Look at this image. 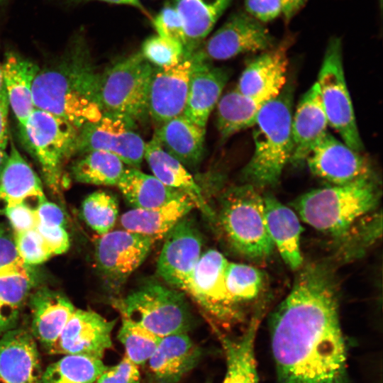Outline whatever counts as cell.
Wrapping results in <instances>:
<instances>
[{
    "label": "cell",
    "instance_id": "6da1fadb",
    "mask_svg": "<svg viewBox=\"0 0 383 383\" xmlns=\"http://www.w3.org/2000/svg\"><path fill=\"white\" fill-rule=\"evenodd\" d=\"M333 262H309L270 318L279 383H346L347 350Z\"/></svg>",
    "mask_w": 383,
    "mask_h": 383
},
{
    "label": "cell",
    "instance_id": "7a4b0ae2",
    "mask_svg": "<svg viewBox=\"0 0 383 383\" xmlns=\"http://www.w3.org/2000/svg\"><path fill=\"white\" fill-rule=\"evenodd\" d=\"M98 74L82 39H77L57 63L39 70L32 89L35 109L60 117L78 128L102 114L96 99Z\"/></svg>",
    "mask_w": 383,
    "mask_h": 383
},
{
    "label": "cell",
    "instance_id": "3957f363",
    "mask_svg": "<svg viewBox=\"0 0 383 383\" xmlns=\"http://www.w3.org/2000/svg\"><path fill=\"white\" fill-rule=\"evenodd\" d=\"M381 189L377 177L315 189L298 196L291 206L306 223L341 240L378 206Z\"/></svg>",
    "mask_w": 383,
    "mask_h": 383
},
{
    "label": "cell",
    "instance_id": "277c9868",
    "mask_svg": "<svg viewBox=\"0 0 383 383\" xmlns=\"http://www.w3.org/2000/svg\"><path fill=\"white\" fill-rule=\"evenodd\" d=\"M292 87L285 85L280 94L260 109L253 131L254 152L241 171V179L257 189L274 187L292 153Z\"/></svg>",
    "mask_w": 383,
    "mask_h": 383
},
{
    "label": "cell",
    "instance_id": "5b68a950",
    "mask_svg": "<svg viewBox=\"0 0 383 383\" xmlns=\"http://www.w3.org/2000/svg\"><path fill=\"white\" fill-rule=\"evenodd\" d=\"M218 224L231 249L254 262L272 255L274 244L267 231L263 196L248 184L232 186L221 194Z\"/></svg>",
    "mask_w": 383,
    "mask_h": 383
},
{
    "label": "cell",
    "instance_id": "8992f818",
    "mask_svg": "<svg viewBox=\"0 0 383 383\" xmlns=\"http://www.w3.org/2000/svg\"><path fill=\"white\" fill-rule=\"evenodd\" d=\"M113 304L121 316L160 338L187 333L192 323L184 294L152 279L144 282Z\"/></svg>",
    "mask_w": 383,
    "mask_h": 383
},
{
    "label": "cell",
    "instance_id": "52a82bcc",
    "mask_svg": "<svg viewBox=\"0 0 383 383\" xmlns=\"http://www.w3.org/2000/svg\"><path fill=\"white\" fill-rule=\"evenodd\" d=\"M153 66L140 52L118 61L98 74L96 99L102 112L140 121L148 115V90Z\"/></svg>",
    "mask_w": 383,
    "mask_h": 383
},
{
    "label": "cell",
    "instance_id": "ba28073f",
    "mask_svg": "<svg viewBox=\"0 0 383 383\" xmlns=\"http://www.w3.org/2000/svg\"><path fill=\"white\" fill-rule=\"evenodd\" d=\"M79 130L67 121L38 109L33 110L23 128L43 180L54 194L60 192L64 165L76 153Z\"/></svg>",
    "mask_w": 383,
    "mask_h": 383
},
{
    "label": "cell",
    "instance_id": "9c48e42d",
    "mask_svg": "<svg viewBox=\"0 0 383 383\" xmlns=\"http://www.w3.org/2000/svg\"><path fill=\"white\" fill-rule=\"evenodd\" d=\"M316 83L328 126L340 135L348 147L362 152L364 145L345 81L342 43L339 38L333 37L328 41Z\"/></svg>",
    "mask_w": 383,
    "mask_h": 383
},
{
    "label": "cell",
    "instance_id": "30bf717a",
    "mask_svg": "<svg viewBox=\"0 0 383 383\" xmlns=\"http://www.w3.org/2000/svg\"><path fill=\"white\" fill-rule=\"evenodd\" d=\"M136 128L135 121L127 116L103 112L97 121L79 128L76 153L106 151L138 169L144 158L145 143Z\"/></svg>",
    "mask_w": 383,
    "mask_h": 383
},
{
    "label": "cell",
    "instance_id": "8fae6325",
    "mask_svg": "<svg viewBox=\"0 0 383 383\" xmlns=\"http://www.w3.org/2000/svg\"><path fill=\"white\" fill-rule=\"evenodd\" d=\"M228 261L220 252L202 253L194 270L187 294L211 316L224 326L243 322L244 309L229 293L226 283Z\"/></svg>",
    "mask_w": 383,
    "mask_h": 383
},
{
    "label": "cell",
    "instance_id": "7c38bea8",
    "mask_svg": "<svg viewBox=\"0 0 383 383\" xmlns=\"http://www.w3.org/2000/svg\"><path fill=\"white\" fill-rule=\"evenodd\" d=\"M155 240L126 230L110 231L97 240L94 257L105 284L113 292L123 287L150 253Z\"/></svg>",
    "mask_w": 383,
    "mask_h": 383
},
{
    "label": "cell",
    "instance_id": "4fadbf2b",
    "mask_svg": "<svg viewBox=\"0 0 383 383\" xmlns=\"http://www.w3.org/2000/svg\"><path fill=\"white\" fill-rule=\"evenodd\" d=\"M202 243L199 229L188 215L165 237L157 272L172 288L187 292L194 270L202 254Z\"/></svg>",
    "mask_w": 383,
    "mask_h": 383
},
{
    "label": "cell",
    "instance_id": "5bb4252c",
    "mask_svg": "<svg viewBox=\"0 0 383 383\" xmlns=\"http://www.w3.org/2000/svg\"><path fill=\"white\" fill-rule=\"evenodd\" d=\"M264 23L243 11L232 14L200 51L208 60H225L246 52H264L277 45Z\"/></svg>",
    "mask_w": 383,
    "mask_h": 383
},
{
    "label": "cell",
    "instance_id": "9a60e30c",
    "mask_svg": "<svg viewBox=\"0 0 383 383\" xmlns=\"http://www.w3.org/2000/svg\"><path fill=\"white\" fill-rule=\"evenodd\" d=\"M306 164L313 174L340 186L375 177L368 160L330 133H326L308 154Z\"/></svg>",
    "mask_w": 383,
    "mask_h": 383
},
{
    "label": "cell",
    "instance_id": "2e32d148",
    "mask_svg": "<svg viewBox=\"0 0 383 383\" xmlns=\"http://www.w3.org/2000/svg\"><path fill=\"white\" fill-rule=\"evenodd\" d=\"M116 320L91 310L75 309L50 354L81 355L102 359L112 346Z\"/></svg>",
    "mask_w": 383,
    "mask_h": 383
},
{
    "label": "cell",
    "instance_id": "e0dca14e",
    "mask_svg": "<svg viewBox=\"0 0 383 383\" xmlns=\"http://www.w3.org/2000/svg\"><path fill=\"white\" fill-rule=\"evenodd\" d=\"M291 43L286 38L252 59L243 71L235 89L262 104L277 96L286 85L287 50Z\"/></svg>",
    "mask_w": 383,
    "mask_h": 383
},
{
    "label": "cell",
    "instance_id": "ac0fdd59",
    "mask_svg": "<svg viewBox=\"0 0 383 383\" xmlns=\"http://www.w3.org/2000/svg\"><path fill=\"white\" fill-rule=\"evenodd\" d=\"M192 55H184L175 66L153 67L148 90V115L165 123L183 113L189 87Z\"/></svg>",
    "mask_w": 383,
    "mask_h": 383
},
{
    "label": "cell",
    "instance_id": "d6986e66",
    "mask_svg": "<svg viewBox=\"0 0 383 383\" xmlns=\"http://www.w3.org/2000/svg\"><path fill=\"white\" fill-rule=\"evenodd\" d=\"M192 57L189 87L183 114L194 123L206 128L210 113L230 78V71L226 67L212 65L199 48L192 54Z\"/></svg>",
    "mask_w": 383,
    "mask_h": 383
},
{
    "label": "cell",
    "instance_id": "ffe728a7",
    "mask_svg": "<svg viewBox=\"0 0 383 383\" xmlns=\"http://www.w3.org/2000/svg\"><path fill=\"white\" fill-rule=\"evenodd\" d=\"M43 371L35 340L24 328L0 337V377L8 383H40Z\"/></svg>",
    "mask_w": 383,
    "mask_h": 383
},
{
    "label": "cell",
    "instance_id": "44dd1931",
    "mask_svg": "<svg viewBox=\"0 0 383 383\" xmlns=\"http://www.w3.org/2000/svg\"><path fill=\"white\" fill-rule=\"evenodd\" d=\"M28 306L31 333L50 353L76 308L65 294L48 287L30 293Z\"/></svg>",
    "mask_w": 383,
    "mask_h": 383
},
{
    "label": "cell",
    "instance_id": "7402d4cb",
    "mask_svg": "<svg viewBox=\"0 0 383 383\" xmlns=\"http://www.w3.org/2000/svg\"><path fill=\"white\" fill-rule=\"evenodd\" d=\"M328 119L316 82L301 98L292 120L293 148L289 162L295 167L305 164L316 142L327 133Z\"/></svg>",
    "mask_w": 383,
    "mask_h": 383
},
{
    "label": "cell",
    "instance_id": "603a6c76",
    "mask_svg": "<svg viewBox=\"0 0 383 383\" xmlns=\"http://www.w3.org/2000/svg\"><path fill=\"white\" fill-rule=\"evenodd\" d=\"M45 200L40 178L11 144L0 174V214L7 207L21 203L36 209Z\"/></svg>",
    "mask_w": 383,
    "mask_h": 383
},
{
    "label": "cell",
    "instance_id": "cb8c5ba5",
    "mask_svg": "<svg viewBox=\"0 0 383 383\" xmlns=\"http://www.w3.org/2000/svg\"><path fill=\"white\" fill-rule=\"evenodd\" d=\"M265 216L268 233L285 264L293 270L303 265L301 234L303 228L295 211L272 194L263 196Z\"/></svg>",
    "mask_w": 383,
    "mask_h": 383
},
{
    "label": "cell",
    "instance_id": "d4e9b609",
    "mask_svg": "<svg viewBox=\"0 0 383 383\" xmlns=\"http://www.w3.org/2000/svg\"><path fill=\"white\" fill-rule=\"evenodd\" d=\"M144 158L153 176L165 185L184 192L209 220L216 221V213L205 199L194 177L182 163L163 149L154 135L145 145Z\"/></svg>",
    "mask_w": 383,
    "mask_h": 383
},
{
    "label": "cell",
    "instance_id": "484cf974",
    "mask_svg": "<svg viewBox=\"0 0 383 383\" xmlns=\"http://www.w3.org/2000/svg\"><path fill=\"white\" fill-rule=\"evenodd\" d=\"M201 352L187 333L161 338L148 361L159 383H176L198 363Z\"/></svg>",
    "mask_w": 383,
    "mask_h": 383
},
{
    "label": "cell",
    "instance_id": "4316f807",
    "mask_svg": "<svg viewBox=\"0 0 383 383\" xmlns=\"http://www.w3.org/2000/svg\"><path fill=\"white\" fill-rule=\"evenodd\" d=\"M205 133L206 128L182 113L163 123L154 136L168 154L187 169L197 167L201 161Z\"/></svg>",
    "mask_w": 383,
    "mask_h": 383
},
{
    "label": "cell",
    "instance_id": "83f0119b",
    "mask_svg": "<svg viewBox=\"0 0 383 383\" xmlns=\"http://www.w3.org/2000/svg\"><path fill=\"white\" fill-rule=\"evenodd\" d=\"M195 208L191 198L184 194L167 204L152 209H133L120 218L124 230L150 237L165 238L175 225Z\"/></svg>",
    "mask_w": 383,
    "mask_h": 383
},
{
    "label": "cell",
    "instance_id": "f1b7e54d",
    "mask_svg": "<svg viewBox=\"0 0 383 383\" xmlns=\"http://www.w3.org/2000/svg\"><path fill=\"white\" fill-rule=\"evenodd\" d=\"M39 70L36 64L14 52L7 53L1 65L3 86L9 106L22 129L35 109L32 89Z\"/></svg>",
    "mask_w": 383,
    "mask_h": 383
},
{
    "label": "cell",
    "instance_id": "f546056e",
    "mask_svg": "<svg viewBox=\"0 0 383 383\" xmlns=\"http://www.w3.org/2000/svg\"><path fill=\"white\" fill-rule=\"evenodd\" d=\"M264 309L263 306L256 309L240 336L233 338L220 336L227 366L222 383H258L255 343Z\"/></svg>",
    "mask_w": 383,
    "mask_h": 383
},
{
    "label": "cell",
    "instance_id": "4dcf8cb0",
    "mask_svg": "<svg viewBox=\"0 0 383 383\" xmlns=\"http://www.w3.org/2000/svg\"><path fill=\"white\" fill-rule=\"evenodd\" d=\"M232 0H174V6L180 15L184 28V55L201 48L218 19Z\"/></svg>",
    "mask_w": 383,
    "mask_h": 383
},
{
    "label": "cell",
    "instance_id": "1f68e13d",
    "mask_svg": "<svg viewBox=\"0 0 383 383\" xmlns=\"http://www.w3.org/2000/svg\"><path fill=\"white\" fill-rule=\"evenodd\" d=\"M117 187L128 204L138 209L158 207L186 194L133 167L126 169Z\"/></svg>",
    "mask_w": 383,
    "mask_h": 383
},
{
    "label": "cell",
    "instance_id": "d6a6232c",
    "mask_svg": "<svg viewBox=\"0 0 383 383\" xmlns=\"http://www.w3.org/2000/svg\"><path fill=\"white\" fill-rule=\"evenodd\" d=\"M263 105L236 89L221 96L216 104V125L221 139L254 126Z\"/></svg>",
    "mask_w": 383,
    "mask_h": 383
},
{
    "label": "cell",
    "instance_id": "836d02e7",
    "mask_svg": "<svg viewBox=\"0 0 383 383\" xmlns=\"http://www.w3.org/2000/svg\"><path fill=\"white\" fill-rule=\"evenodd\" d=\"M126 165L116 155L102 150H93L76 161L71 170L73 179L78 182L113 186L121 179Z\"/></svg>",
    "mask_w": 383,
    "mask_h": 383
},
{
    "label": "cell",
    "instance_id": "e575fe53",
    "mask_svg": "<svg viewBox=\"0 0 383 383\" xmlns=\"http://www.w3.org/2000/svg\"><path fill=\"white\" fill-rule=\"evenodd\" d=\"M106 368L100 358L65 355L47 367L40 383H95Z\"/></svg>",
    "mask_w": 383,
    "mask_h": 383
},
{
    "label": "cell",
    "instance_id": "d590c367",
    "mask_svg": "<svg viewBox=\"0 0 383 383\" xmlns=\"http://www.w3.org/2000/svg\"><path fill=\"white\" fill-rule=\"evenodd\" d=\"M264 273L244 263L228 262L226 283L235 301L243 308L245 304L256 300L264 287Z\"/></svg>",
    "mask_w": 383,
    "mask_h": 383
},
{
    "label": "cell",
    "instance_id": "8d00e7d4",
    "mask_svg": "<svg viewBox=\"0 0 383 383\" xmlns=\"http://www.w3.org/2000/svg\"><path fill=\"white\" fill-rule=\"evenodd\" d=\"M81 213L85 223L97 234L103 235L113 228L118 215V202L114 195L96 191L83 201Z\"/></svg>",
    "mask_w": 383,
    "mask_h": 383
},
{
    "label": "cell",
    "instance_id": "74e56055",
    "mask_svg": "<svg viewBox=\"0 0 383 383\" xmlns=\"http://www.w3.org/2000/svg\"><path fill=\"white\" fill-rule=\"evenodd\" d=\"M121 321L118 338L124 346L125 355L137 365L145 363L161 338L125 316H122Z\"/></svg>",
    "mask_w": 383,
    "mask_h": 383
},
{
    "label": "cell",
    "instance_id": "f35d334b",
    "mask_svg": "<svg viewBox=\"0 0 383 383\" xmlns=\"http://www.w3.org/2000/svg\"><path fill=\"white\" fill-rule=\"evenodd\" d=\"M34 285L30 266L0 272V303L18 313Z\"/></svg>",
    "mask_w": 383,
    "mask_h": 383
},
{
    "label": "cell",
    "instance_id": "ab89813d",
    "mask_svg": "<svg viewBox=\"0 0 383 383\" xmlns=\"http://www.w3.org/2000/svg\"><path fill=\"white\" fill-rule=\"evenodd\" d=\"M140 52L149 63L158 68L174 67L184 57V49L180 43L159 35L145 39Z\"/></svg>",
    "mask_w": 383,
    "mask_h": 383
},
{
    "label": "cell",
    "instance_id": "60d3db41",
    "mask_svg": "<svg viewBox=\"0 0 383 383\" xmlns=\"http://www.w3.org/2000/svg\"><path fill=\"white\" fill-rule=\"evenodd\" d=\"M18 253L28 266L43 263L53 255L36 228L14 233Z\"/></svg>",
    "mask_w": 383,
    "mask_h": 383
},
{
    "label": "cell",
    "instance_id": "b9f144b4",
    "mask_svg": "<svg viewBox=\"0 0 383 383\" xmlns=\"http://www.w3.org/2000/svg\"><path fill=\"white\" fill-rule=\"evenodd\" d=\"M157 35L180 43L183 47L185 41L182 19L174 6H166L152 20Z\"/></svg>",
    "mask_w": 383,
    "mask_h": 383
},
{
    "label": "cell",
    "instance_id": "7bdbcfd3",
    "mask_svg": "<svg viewBox=\"0 0 383 383\" xmlns=\"http://www.w3.org/2000/svg\"><path fill=\"white\" fill-rule=\"evenodd\" d=\"M26 266L19 256L10 226L0 223V272Z\"/></svg>",
    "mask_w": 383,
    "mask_h": 383
},
{
    "label": "cell",
    "instance_id": "ee69618b",
    "mask_svg": "<svg viewBox=\"0 0 383 383\" xmlns=\"http://www.w3.org/2000/svg\"><path fill=\"white\" fill-rule=\"evenodd\" d=\"M138 366L124 355L118 364L107 367L95 383H140Z\"/></svg>",
    "mask_w": 383,
    "mask_h": 383
},
{
    "label": "cell",
    "instance_id": "f6af8a7d",
    "mask_svg": "<svg viewBox=\"0 0 383 383\" xmlns=\"http://www.w3.org/2000/svg\"><path fill=\"white\" fill-rule=\"evenodd\" d=\"M3 214L8 218L14 233L35 228L38 223L36 209L25 203L7 207Z\"/></svg>",
    "mask_w": 383,
    "mask_h": 383
},
{
    "label": "cell",
    "instance_id": "bcb514c9",
    "mask_svg": "<svg viewBox=\"0 0 383 383\" xmlns=\"http://www.w3.org/2000/svg\"><path fill=\"white\" fill-rule=\"evenodd\" d=\"M245 12L262 23L270 22L282 14L280 0H245Z\"/></svg>",
    "mask_w": 383,
    "mask_h": 383
},
{
    "label": "cell",
    "instance_id": "7dc6e473",
    "mask_svg": "<svg viewBox=\"0 0 383 383\" xmlns=\"http://www.w3.org/2000/svg\"><path fill=\"white\" fill-rule=\"evenodd\" d=\"M37 231L43 238L53 255H60L70 248V238L65 227L48 226L38 223Z\"/></svg>",
    "mask_w": 383,
    "mask_h": 383
},
{
    "label": "cell",
    "instance_id": "c3c4849f",
    "mask_svg": "<svg viewBox=\"0 0 383 383\" xmlns=\"http://www.w3.org/2000/svg\"><path fill=\"white\" fill-rule=\"evenodd\" d=\"M38 223L48 226L65 227V216L62 210L55 204L45 200L36 209Z\"/></svg>",
    "mask_w": 383,
    "mask_h": 383
},
{
    "label": "cell",
    "instance_id": "681fc988",
    "mask_svg": "<svg viewBox=\"0 0 383 383\" xmlns=\"http://www.w3.org/2000/svg\"><path fill=\"white\" fill-rule=\"evenodd\" d=\"M9 103L3 86L0 90V148L5 150L8 144V114Z\"/></svg>",
    "mask_w": 383,
    "mask_h": 383
},
{
    "label": "cell",
    "instance_id": "f907efd6",
    "mask_svg": "<svg viewBox=\"0 0 383 383\" xmlns=\"http://www.w3.org/2000/svg\"><path fill=\"white\" fill-rule=\"evenodd\" d=\"M18 313H14L0 303V337L9 330L15 328Z\"/></svg>",
    "mask_w": 383,
    "mask_h": 383
},
{
    "label": "cell",
    "instance_id": "816d5d0a",
    "mask_svg": "<svg viewBox=\"0 0 383 383\" xmlns=\"http://www.w3.org/2000/svg\"><path fill=\"white\" fill-rule=\"evenodd\" d=\"M282 14L286 22L290 21L301 10L307 0H280Z\"/></svg>",
    "mask_w": 383,
    "mask_h": 383
},
{
    "label": "cell",
    "instance_id": "f5cc1de1",
    "mask_svg": "<svg viewBox=\"0 0 383 383\" xmlns=\"http://www.w3.org/2000/svg\"><path fill=\"white\" fill-rule=\"evenodd\" d=\"M70 3H79L91 0H66ZM114 4L127 5L135 7L142 11H145L140 0H96Z\"/></svg>",
    "mask_w": 383,
    "mask_h": 383
},
{
    "label": "cell",
    "instance_id": "db71d44e",
    "mask_svg": "<svg viewBox=\"0 0 383 383\" xmlns=\"http://www.w3.org/2000/svg\"><path fill=\"white\" fill-rule=\"evenodd\" d=\"M8 157V154L5 150L0 148V174L6 164Z\"/></svg>",
    "mask_w": 383,
    "mask_h": 383
},
{
    "label": "cell",
    "instance_id": "11a10c76",
    "mask_svg": "<svg viewBox=\"0 0 383 383\" xmlns=\"http://www.w3.org/2000/svg\"><path fill=\"white\" fill-rule=\"evenodd\" d=\"M3 87V80H2V72H1V65H0V90Z\"/></svg>",
    "mask_w": 383,
    "mask_h": 383
},
{
    "label": "cell",
    "instance_id": "9f6ffc18",
    "mask_svg": "<svg viewBox=\"0 0 383 383\" xmlns=\"http://www.w3.org/2000/svg\"><path fill=\"white\" fill-rule=\"evenodd\" d=\"M0 383H8V382H6L4 379H2V378L0 377Z\"/></svg>",
    "mask_w": 383,
    "mask_h": 383
},
{
    "label": "cell",
    "instance_id": "6f0895ef",
    "mask_svg": "<svg viewBox=\"0 0 383 383\" xmlns=\"http://www.w3.org/2000/svg\"><path fill=\"white\" fill-rule=\"evenodd\" d=\"M6 0H0V7L3 5Z\"/></svg>",
    "mask_w": 383,
    "mask_h": 383
}]
</instances>
